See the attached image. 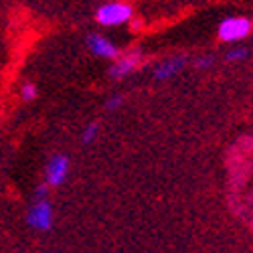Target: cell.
I'll return each instance as SVG.
<instances>
[{"label": "cell", "mask_w": 253, "mask_h": 253, "mask_svg": "<svg viewBox=\"0 0 253 253\" xmlns=\"http://www.w3.org/2000/svg\"><path fill=\"white\" fill-rule=\"evenodd\" d=\"M134 16V10L130 4H124V2H110V4H103L97 8L95 18L97 23L103 27H116V25H124Z\"/></svg>", "instance_id": "obj_1"}, {"label": "cell", "mask_w": 253, "mask_h": 253, "mask_svg": "<svg viewBox=\"0 0 253 253\" xmlns=\"http://www.w3.org/2000/svg\"><path fill=\"white\" fill-rule=\"evenodd\" d=\"M27 223L33 229L39 231H49L53 225V209L51 203L47 201V197H37V203L31 207L29 215H27Z\"/></svg>", "instance_id": "obj_2"}, {"label": "cell", "mask_w": 253, "mask_h": 253, "mask_svg": "<svg viewBox=\"0 0 253 253\" xmlns=\"http://www.w3.org/2000/svg\"><path fill=\"white\" fill-rule=\"evenodd\" d=\"M251 31V23L243 16H233V18H225L223 23L219 25V37L223 41H229V43H233V41H239L243 37H247Z\"/></svg>", "instance_id": "obj_3"}, {"label": "cell", "mask_w": 253, "mask_h": 253, "mask_svg": "<svg viewBox=\"0 0 253 253\" xmlns=\"http://www.w3.org/2000/svg\"><path fill=\"white\" fill-rule=\"evenodd\" d=\"M69 172V158L63 154H55L49 164H47V184L49 186H59L65 182Z\"/></svg>", "instance_id": "obj_4"}, {"label": "cell", "mask_w": 253, "mask_h": 253, "mask_svg": "<svg viewBox=\"0 0 253 253\" xmlns=\"http://www.w3.org/2000/svg\"><path fill=\"white\" fill-rule=\"evenodd\" d=\"M87 45H89V49H91L93 55L103 57V59H114L120 53L118 47L112 43V41H108V39L101 37V35H89L87 37Z\"/></svg>", "instance_id": "obj_5"}, {"label": "cell", "mask_w": 253, "mask_h": 253, "mask_svg": "<svg viewBox=\"0 0 253 253\" xmlns=\"http://www.w3.org/2000/svg\"><path fill=\"white\" fill-rule=\"evenodd\" d=\"M140 61H142V53L140 51H132V53H128L126 57H122L116 63V65L110 69V75L114 79H122V77H126L128 73H132L140 65Z\"/></svg>", "instance_id": "obj_6"}, {"label": "cell", "mask_w": 253, "mask_h": 253, "mask_svg": "<svg viewBox=\"0 0 253 253\" xmlns=\"http://www.w3.org/2000/svg\"><path fill=\"white\" fill-rule=\"evenodd\" d=\"M184 57H172V59H166L162 61L160 65L154 69V77L156 79H168V77H172L176 75L182 67H184Z\"/></svg>", "instance_id": "obj_7"}, {"label": "cell", "mask_w": 253, "mask_h": 253, "mask_svg": "<svg viewBox=\"0 0 253 253\" xmlns=\"http://www.w3.org/2000/svg\"><path fill=\"white\" fill-rule=\"evenodd\" d=\"M95 136H97V124H89L85 128V132H83V136H81V142L83 144H91L95 140Z\"/></svg>", "instance_id": "obj_8"}, {"label": "cell", "mask_w": 253, "mask_h": 253, "mask_svg": "<svg viewBox=\"0 0 253 253\" xmlns=\"http://www.w3.org/2000/svg\"><path fill=\"white\" fill-rule=\"evenodd\" d=\"M23 99H27V101H31V99H35L37 97V85L35 83H25L23 85Z\"/></svg>", "instance_id": "obj_9"}, {"label": "cell", "mask_w": 253, "mask_h": 253, "mask_svg": "<svg viewBox=\"0 0 253 253\" xmlns=\"http://www.w3.org/2000/svg\"><path fill=\"white\" fill-rule=\"evenodd\" d=\"M247 55H249L247 49H233V51L227 53V61H241V59H245Z\"/></svg>", "instance_id": "obj_10"}, {"label": "cell", "mask_w": 253, "mask_h": 253, "mask_svg": "<svg viewBox=\"0 0 253 253\" xmlns=\"http://www.w3.org/2000/svg\"><path fill=\"white\" fill-rule=\"evenodd\" d=\"M122 103H124V97L122 95H112V99H108V103H105V108H108V110H116V108H120Z\"/></svg>", "instance_id": "obj_11"}, {"label": "cell", "mask_w": 253, "mask_h": 253, "mask_svg": "<svg viewBox=\"0 0 253 253\" xmlns=\"http://www.w3.org/2000/svg\"><path fill=\"white\" fill-rule=\"evenodd\" d=\"M211 63H213V59H211V57H203V59L197 61V67H209Z\"/></svg>", "instance_id": "obj_12"}, {"label": "cell", "mask_w": 253, "mask_h": 253, "mask_svg": "<svg viewBox=\"0 0 253 253\" xmlns=\"http://www.w3.org/2000/svg\"><path fill=\"white\" fill-rule=\"evenodd\" d=\"M47 186H49V184H41V186L37 188V197H47Z\"/></svg>", "instance_id": "obj_13"}]
</instances>
